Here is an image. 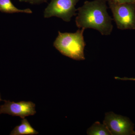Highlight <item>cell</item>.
Returning a JSON list of instances; mask_svg holds the SVG:
<instances>
[{
  "label": "cell",
  "mask_w": 135,
  "mask_h": 135,
  "mask_svg": "<svg viewBox=\"0 0 135 135\" xmlns=\"http://www.w3.org/2000/svg\"><path fill=\"white\" fill-rule=\"evenodd\" d=\"M107 0L86 1L77 9L75 24L79 29H92L103 35H109L113 29V19L107 12Z\"/></svg>",
  "instance_id": "6da1fadb"
},
{
  "label": "cell",
  "mask_w": 135,
  "mask_h": 135,
  "mask_svg": "<svg viewBox=\"0 0 135 135\" xmlns=\"http://www.w3.org/2000/svg\"><path fill=\"white\" fill-rule=\"evenodd\" d=\"M85 29H79L74 33L58 32L53 46L62 55L74 60H85L84 50L86 45L83 33Z\"/></svg>",
  "instance_id": "7a4b0ae2"
},
{
  "label": "cell",
  "mask_w": 135,
  "mask_h": 135,
  "mask_svg": "<svg viewBox=\"0 0 135 135\" xmlns=\"http://www.w3.org/2000/svg\"><path fill=\"white\" fill-rule=\"evenodd\" d=\"M107 2L118 29H135V3Z\"/></svg>",
  "instance_id": "3957f363"
},
{
  "label": "cell",
  "mask_w": 135,
  "mask_h": 135,
  "mask_svg": "<svg viewBox=\"0 0 135 135\" xmlns=\"http://www.w3.org/2000/svg\"><path fill=\"white\" fill-rule=\"evenodd\" d=\"M80 0H50L45 8L44 16L45 18L53 17L59 18L65 22H70L76 16L75 6Z\"/></svg>",
  "instance_id": "277c9868"
},
{
  "label": "cell",
  "mask_w": 135,
  "mask_h": 135,
  "mask_svg": "<svg viewBox=\"0 0 135 135\" xmlns=\"http://www.w3.org/2000/svg\"><path fill=\"white\" fill-rule=\"evenodd\" d=\"M103 124L106 126L111 135L135 134L133 123L128 118L115 114L113 112L105 114Z\"/></svg>",
  "instance_id": "5b68a950"
},
{
  "label": "cell",
  "mask_w": 135,
  "mask_h": 135,
  "mask_svg": "<svg viewBox=\"0 0 135 135\" xmlns=\"http://www.w3.org/2000/svg\"><path fill=\"white\" fill-rule=\"evenodd\" d=\"M4 101V104L0 106V114H5L19 116L23 119L36 113L35 104L31 101H22L18 103L9 100Z\"/></svg>",
  "instance_id": "8992f818"
},
{
  "label": "cell",
  "mask_w": 135,
  "mask_h": 135,
  "mask_svg": "<svg viewBox=\"0 0 135 135\" xmlns=\"http://www.w3.org/2000/svg\"><path fill=\"white\" fill-rule=\"evenodd\" d=\"M39 134L31 126L27 119L24 118L21 120V123L17 126L11 132L10 135H37Z\"/></svg>",
  "instance_id": "52a82bcc"
},
{
  "label": "cell",
  "mask_w": 135,
  "mask_h": 135,
  "mask_svg": "<svg viewBox=\"0 0 135 135\" xmlns=\"http://www.w3.org/2000/svg\"><path fill=\"white\" fill-rule=\"evenodd\" d=\"M0 12L8 14L26 13L32 14V11L29 8L20 9L15 7L11 0H0Z\"/></svg>",
  "instance_id": "ba28073f"
},
{
  "label": "cell",
  "mask_w": 135,
  "mask_h": 135,
  "mask_svg": "<svg viewBox=\"0 0 135 135\" xmlns=\"http://www.w3.org/2000/svg\"><path fill=\"white\" fill-rule=\"evenodd\" d=\"M87 133L89 135H111L106 126L98 121L95 122L87 130Z\"/></svg>",
  "instance_id": "9c48e42d"
},
{
  "label": "cell",
  "mask_w": 135,
  "mask_h": 135,
  "mask_svg": "<svg viewBox=\"0 0 135 135\" xmlns=\"http://www.w3.org/2000/svg\"><path fill=\"white\" fill-rule=\"evenodd\" d=\"M21 2L27 3L33 5H38L46 2L48 0H18Z\"/></svg>",
  "instance_id": "30bf717a"
},
{
  "label": "cell",
  "mask_w": 135,
  "mask_h": 135,
  "mask_svg": "<svg viewBox=\"0 0 135 135\" xmlns=\"http://www.w3.org/2000/svg\"><path fill=\"white\" fill-rule=\"evenodd\" d=\"M107 1H110L116 3H135V0H107Z\"/></svg>",
  "instance_id": "8fae6325"
},
{
  "label": "cell",
  "mask_w": 135,
  "mask_h": 135,
  "mask_svg": "<svg viewBox=\"0 0 135 135\" xmlns=\"http://www.w3.org/2000/svg\"><path fill=\"white\" fill-rule=\"evenodd\" d=\"M115 79L117 80H132L135 81V78H128L127 77H123V78H120L118 77H114Z\"/></svg>",
  "instance_id": "7c38bea8"
},
{
  "label": "cell",
  "mask_w": 135,
  "mask_h": 135,
  "mask_svg": "<svg viewBox=\"0 0 135 135\" xmlns=\"http://www.w3.org/2000/svg\"><path fill=\"white\" fill-rule=\"evenodd\" d=\"M2 101V99L1 98V93H0V102Z\"/></svg>",
  "instance_id": "4fadbf2b"
}]
</instances>
